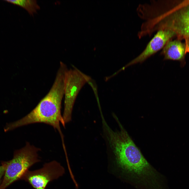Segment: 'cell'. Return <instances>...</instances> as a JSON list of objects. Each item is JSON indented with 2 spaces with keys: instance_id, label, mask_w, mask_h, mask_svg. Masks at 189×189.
Listing matches in <instances>:
<instances>
[{
  "instance_id": "277c9868",
  "label": "cell",
  "mask_w": 189,
  "mask_h": 189,
  "mask_svg": "<svg viewBox=\"0 0 189 189\" xmlns=\"http://www.w3.org/2000/svg\"><path fill=\"white\" fill-rule=\"evenodd\" d=\"M65 173L64 167L54 160L45 163L39 169L28 170L21 180L28 182L35 189H45L49 182L62 176Z\"/></svg>"
},
{
  "instance_id": "ba28073f",
  "label": "cell",
  "mask_w": 189,
  "mask_h": 189,
  "mask_svg": "<svg viewBox=\"0 0 189 189\" xmlns=\"http://www.w3.org/2000/svg\"><path fill=\"white\" fill-rule=\"evenodd\" d=\"M8 2L20 6L27 10L30 15H33L40 9L35 0H5Z\"/></svg>"
},
{
  "instance_id": "9c48e42d",
  "label": "cell",
  "mask_w": 189,
  "mask_h": 189,
  "mask_svg": "<svg viewBox=\"0 0 189 189\" xmlns=\"http://www.w3.org/2000/svg\"><path fill=\"white\" fill-rule=\"evenodd\" d=\"M5 171V166L3 161L1 162L0 166V186L2 183Z\"/></svg>"
},
{
  "instance_id": "6da1fadb",
  "label": "cell",
  "mask_w": 189,
  "mask_h": 189,
  "mask_svg": "<svg viewBox=\"0 0 189 189\" xmlns=\"http://www.w3.org/2000/svg\"><path fill=\"white\" fill-rule=\"evenodd\" d=\"M65 67L60 66L53 84L48 93L36 107L27 115L16 121L7 124L5 132L22 126L36 123H43L52 126L60 134L62 143L64 136L60 124L65 127V124L61 114V102L64 95Z\"/></svg>"
},
{
  "instance_id": "52a82bcc",
  "label": "cell",
  "mask_w": 189,
  "mask_h": 189,
  "mask_svg": "<svg viewBox=\"0 0 189 189\" xmlns=\"http://www.w3.org/2000/svg\"><path fill=\"white\" fill-rule=\"evenodd\" d=\"M186 52L185 46L178 40L169 41L163 48L161 54L164 60L182 61Z\"/></svg>"
},
{
  "instance_id": "3957f363",
  "label": "cell",
  "mask_w": 189,
  "mask_h": 189,
  "mask_svg": "<svg viewBox=\"0 0 189 189\" xmlns=\"http://www.w3.org/2000/svg\"><path fill=\"white\" fill-rule=\"evenodd\" d=\"M91 79L89 76L74 68L66 71L64 78V108L62 117L66 124L72 119V110L79 92Z\"/></svg>"
},
{
  "instance_id": "5b68a950",
  "label": "cell",
  "mask_w": 189,
  "mask_h": 189,
  "mask_svg": "<svg viewBox=\"0 0 189 189\" xmlns=\"http://www.w3.org/2000/svg\"><path fill=\"white\" fill-rule=\"evenodd\" d=\"M170 16L160 12L157 16L156 28L157 30H169L189 38V7Z\"/></svg>"
},
{
  "instance_id": "7a4b0ae2",
  "label": "cell",
  "mask_w": 189,
  "mask_h": 189,
  "mask_svg": "<svg viewBox=\"0 0 189 189\" xmlns=\"http://www.w3.org/2000/svg\"><path fill=\"white\" fill-rule=\"evenodd\" d=\"M40 150L27 142L24 147L14 151L11 160L3 161L5 171L0 189H6L14 182L21 180L31 166L40 162L38 153Z\"/></svg>"
},
{
  "instance_id": "30bf717a",
  "label": "cell",
  "mask_w": 189,
  "mask_h": 189,
  "mask_svg": "<svg viewBox=\"0 0 189 189\" xmlns=\"http://www.w3.org/2000/svg\"><path fill=\"white\" fill-rule=\"evenodd\" d=\"M186 52H189V38H187L185 46Z\"/></svg>"
},
{
  "instance_id": "8992f818",
  "label": "cell",
  "mask_w": 189,
  "mask_h": 189,
  "mask_svg": "<svg viewBox=\"0 0 189 189\" xmlns=\"http://www.w3.org/2000/svg\"><path fill=\"white\" fill-rule=\"evenodd\" d=\"M175 34L174 32L169 30H162L158 31L148 43L143 51L138 56L127 64L122 69H124L132 65L143 62L163 49L170 39Z\"/></svg>"
}]
</instances>
